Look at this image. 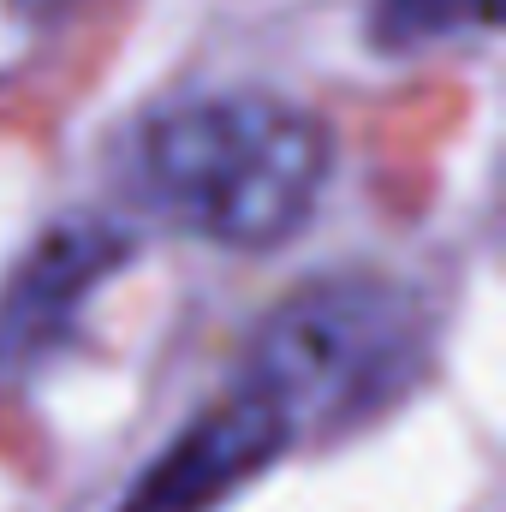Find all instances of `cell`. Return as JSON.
Returning <instances> with one entry per match:
<instances>
[{
    "label": "cell",
    "instance_id": "cell-1",
    "mask_svg": "<svg viewBox=\"0 0 506 512\" xmlns=\"http://www.w3.org/2000/svg\"><path fill=\"white\" fill-rule=\"evenodd\" d=\"M328 161V126L268 90L173 102L131 137L137 197L179 233L227 251L286 245L310 221L328 185Z\"/></svg>",
    "mask_w": 506,
    "mask_h": 512
},
{
    "label": "cell",
    "instance_id": "cell-2",
    "mask_svg": "<svg viewBox=\"0 0 506 512\" xmlns=\"http://www.w3.org/2000/svg\"><path fill=\"white\" fill-rule=\"evenodd\" d=\"M435 322L423 298L376 268H346L298 286L256 328L239 382L262 393L292 435L364 423L429 364Z\"/></svg>",
    "mask_w": 506,
    "mask_h": 512
},
{
    "label": "cell",
    "instance_id": "cell-3",
    "mask_svg": "<svg viewBox=\"0 0 506 512\" xmlns=\"http://www.w3.org/2000/svg\"><path fill=\"white\" fill-rule=\"evenodd\" d=\"M131 262V227L108 215H72L36 239L0 292V376H24L66 352L84 304Z\"/></svg>",
    "mask_w": 506,
    "mask_h": 512
},
{
    "label": "cell",
    "instance_id": "cell-4",
    "mask_svg": "<svg viewBox=\"0 0 506 512\" xmlns=\"http://www.w3.org/2000/svg\"><path fill=\"white\" fill-rule=\"evenodd\" d=\"M292 441H298L292 423L262 393L239 382L227 399L197 411L161 447V459L131 483L120 512H221L239 489H251Z\"/></svg>",
    "mask_w": 506,
    "mask_h": 512
},
{
    "label": "cell",
    "instance_id": "cell-5",
    "mask_svg": "<svg viewBox=\"0 0 506 512\" xmlns=\"http://www.w3.org/2000/svg\"><path fill=\"white\" fill-rule=\"evenodd\" d=\"M501 0H376V42L387 54H411V48H435L453 36H483L495 30Z\"/></svg>",
    "mask_w": 506,
    "mask_h": 512
},
{
    "label": "cell",
    "instance_id": "cell-6",
    "mask_svg": "<svg viewBox=\"0 0 506 512\" xmlns=\"http://www.w3.org/2000/svg\"><path fill=\"white\" fill-rule=\"evenodd\" d=\"M72 0H12V12L18 18H54V12H66Z\"/></svg>",
    "mask_w": 506,
    "mask_h": 512
}]
</instances>
